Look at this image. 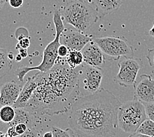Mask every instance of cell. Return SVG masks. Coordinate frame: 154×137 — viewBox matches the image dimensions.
<instances>
[{"mask_svg":"<svg viewBox=\"0 0 154 137\" xmlns=\"http://www.w3.org/2000/svg\"><path fill=\"white\" fill-rule=\"evenodd\" d=\"M79 67L72 69L65 60H63L57 62L48 72L37 73L38 86L23 108L35 115L52 116L69 111L73 104L82 96Z\"/></svg>","mask_w":154,"mask_h":137,"instance_id":"6da1fadb","label":"cell"},{"mask_svg":"<svg viewBox=\"0 0 154 137\" xmlns=\"http://www.w3.org/2000/svg\"><path fill=\"white\" fill-rule=\"evenodd\" d=\"M120 100L103 88L80 97L69 110L68 123L79 137H113L119 128Z\"/></svg>","mask_w":154,"mask_h":137,"instance_id":"7a4b0ae2","label":"cell"},{"mask_svg":"<svg viewBox=\"0 0 154 137\" xmlns=\"http://www.w3.org/2000/svg\"><path fill=\"white\" fill-rule=\"evenodd\" d=\"M61 9L55 10L54 13L53 20L55 27L56 34L54 40L51 41L46 47L43 52L42 61L39 65L34 67L22 66L20 67L15 71V75L17 76L20 82L24 81V76L26 74L32 71H39L40 72H48L54 67L57 63L59 58L58 55V48L61 45L60 38L63 32L65 30V26L61 18Z\"/></svg>","mask_w":154,"mask_h":137,"instance_id":"3957f363","label":"cell"},{"mask_svg":"<svg viewBox=\"0 0 154 137\" xmlns=\"http://www.w3.org/2000/svg\"><path fill=\"white\" fill-rule=\"evenodd\" d=\"M61 13L66 24L83 33L90 30L99 19L96 9L84 0L70 1Z\"/></svg>","mask_w":154,"mask_h":137,"instance_id":"277c9868","label":"cell"},{"mask_svg":"<svg viewBox=\"0 0 154 137\" xmlns=\"http://www.w3.org/2000/svg\"><path fill=\"white\" fill-rule=\"evenodd\" d=\"M146 119L144 104L135 98L122 104L119 110V127L125 132H136Z\"/></svg>","mask_w":154,"mask_h":137,"instance_id":"5b68a950","label":"cell"},{"mask_svg":"<svg viewBox=\"0 0 154 137\" xmlns=\"http://www.w3.org/2000/svg\"><path fill=\"white\" fill-rule=\"evenodd\" d=\"M93 40L109 59L117 61L121 58H131L134 56L133 47L124 36L93 38Z\"/></svg>","mask_w":154,"mask_h":137,"instance_id":"8992f818","label":"cell"},{"mask_svg":"<svg viewBox=\"0 0 154 137\" xmlns=\"http://www.w3.org/2000/svg\"><path fill=\"white\" fill-rule=\"evenodd\" d=\"M142 66L143 63L140 58H124L118 63L119 71L114 76V82L123 87L133 86Z\"/></svg>","mask_w":154,"mask_h":137,"instance_id":"52a82bcc","label":"cell"},{"mask_svg":"<svg viewBox=\"0 0 154 137\" xmlns=\"http://www.w3.org/2000/svg\"><path fill=\"white\" fill-rule=\"evenodd\" d=\"M80 69V87L85 90L87 95L94 94L98 91L103 76V71L101 68L95 67L83 63Z\"/></svg>","mask_w":154,"mask_h":137,"instance_id":"ba28073f","label":"cell"},{"mask_svg":"<svg viewBox=\"0 0 154 137\" xmlns=\"http://www.w3.org/2000/svg\"><path fill=\"white\" fill-rule=\"evenodd\" d=\"M92 36L85 35L83 33L76 29H65L63 32L61 38V44L68 48L69 51L77 50L82 51L85 45L93 40Z\"/></svg>","mask_w":154,"mask_h":137,"instance_id":"9c48e42d","label":"cell"},{"mask_svg":"<svg viewBox=\"0 0 154 137\" xmlns=\"http://www.w3.org/2000/svg\"><path fill=\"white\" fill-rule=\"evenodd\" d=\"M133 87L135 99L143 104L154 102V79L151 75L143 74L140 75L139 80L136 82Z\"/></svg>","mask_w":154,"mask_h":137,"instance_id":"30bf717a","label":"cell"},{"mask_svg":"<svg viewBox=\"0 0 154 137\" xmlns=\"http://www.w3.org/2000/svg\"><path fill=\"white\" fill-rule=\"evenodd\" d=\"M82 54L85 64L102 69L106 63V55L93 40L87 44L82 49Z\"/></svg>","mask_w":154,"mask_h":137,"instance_id":"8fae6325","label":"cell"},{"mask_svg":"<svg viewBox=\"0 0 154 137\" xmlns=\"http://www.w3.org/2000/svg\"><path fill=\"white\" fill-rule=\"evenodd\" d=\"M22 89L23 86L13 80L2 84L0 85V105L13 106L18 100Z\"/></svg>","mask_w":154,"mask_h":137,"instance_id":"7c38bea8","label":"cell"},{"mask_svg":"<svg viewBox=\"0 0 154 137\" xmlns=\"http://www.w3.org/2000/svg\"><path fill=\"white\" fill-rule=\"evenodd\" d=\"M38 79L36 75L28 77L26 82L23 86L20 96L16 103L13 105L14 108L24 107L32 97L35 89L38 86Z\"/></svg>","mask_w":154,"mask_h":137,"instance_id":"4fadbf2b","label":"cell"},{"mask_svg":"<svg viewBox=\"0 0 154 137\" xmlns=\"http://www.w3.org/2000/svg\"><path fill=\"white\" fill-rule=\"evenodd\" d=\"M96 9L101 15L106 16L116 11L122 4V0H94Z\"/></svg>","mask_w":154,"mask_h":137,"instance_id":"5bb4252c","label":"cell"},{"mask_svg":"<svg viewBox=\"0 0 154 137\" xmlns=\"http://www.w3.org/2000/svg\"><path fill=\"white\" fill-rule=\"evenodd\" d=\"M15 109V117L14 120L9 124V126H15L20 123L26 124L29 127H36L34 126L35 115L31 113L30 111L26 110V108L20 107Z\"/></svg>","mask_w":154,"mask_h":137,"instance_id":"9a60e30c","label":"cell"},{"mask_svg":"<svg viewBox=\"0 0 154 137\" xmlns=\"http://www.w3.org/2000/svg\"><path fill=\"white\" fill-rule=\"evenodd\" d=\"M12 61L9 58V52L5 48H0V79L8 74L12 69Z\"/></svg>","mask_w":154,"mask_h":137,"instance_id":"2e32d148","label":"cell"},{"mask_svg":"<svg viewBox=\"0 0 154 137\" xmlns=\"http://www.w3.org/2000/svg\"><path fill=\"white\" fill-rule=\"evenodd\" d=\"M65 62L72 69L79 67L84 63V58L82 51L77 50L69 51V54L65 58Z\"/></svg>","mask_w":154,"mask_h":137,"instance_id":"e0dca14e","label":"cell"},{"mask_svg":"<svg viewBox=\"0 0 154 137\" xmlns=\"http://www.w3.org/2000/svg\"><path fill=\"white\" fill-rule=\"evenodd\" d=\"M15 117V109L11 105H3L0 108V121L3 123L10 124Z\"/></svg>","mask_w":154,"mask_h":137,"instance_id":"ac0fdd59","label":"cell"},{"mask_svg":"<svg viewBox=\"0 0 154 137\" xmlns=\"http://www.w3.org/2000/svg\"><path fill=\"white\" fill-rule=\"evenodd\" d=\"M136 132L154 137V122L149 119H146L140 125L139 128Z\"/></svg>","mask_w":154,"mask_h":137,"instance_id":"d6986e66","label":"cell"},{"mask_svg":"<svg viewBox=\"0 0 154 137\" xmlns=\"http://www.w3.org/2000/svg\"><path fill=\"white\" fill-rule=\"evenodd\" d=\"M51 131L54 134V137H75L76 135L72 130L70 128L63 130L56 126H52Z\"/></svg>","mask_w":154,"mask_h":137,"instance_id":"ffe728a7","label":"cell"},{"mask_svg":"<svg viewBox=\"0 0 154 137\" xmlns=\"http://www.w3.org/2000/svg\"><path fill=\"white\" fill-rule=\"evenodd\" d=\"M17 137H42L41 132L36 127H29L24 134Z\"/></svg>","mask_w":154,"mask_h":137,"instance_id":"44dd1931","label":"cell"},{"mask_svg":"<svg viewBox=\"0 0 154 137\" xmlns=\"http://www.w3.org/2000/svg\"><path fill=\"white\" fill-rule=\"evenodd\" d=\"M143 104L145 105L147 118L154 122V102Z\"/></svg>","mask_w":154,"mask_h":137,"instance_id":"7402d4cb","label":"cell"},{"mask_svg":"<svg viewBox=\"0 0 154 137\" xmlns=\"http://www.w3.org/2000/svg\"><path fill=\"white\" fill-rule=\"evenodd\" d=\"M30 45V41L29 37H25L19 40V42L16 45L15 48L17 50H19L20 48L28 49Z\"/></svg>","mask_w":154,"mask_h":137,"instance_id":"603a6c76","label":"cell"},{"mask_svg":"<svg viewBox=\"0 0 154 137\" xmlns=\"http://www.w3.org/2000/svg\"><path fill=\"white\" fill-rule=\"evenodd\" d=\"M146 58L150 67L154 68V47L151 49H149L148 54L146 55Z\"/></svg>","mask_w":154,"mask_h":137,"instance_id":"cb8c5ba5","label":"cell"},{"mask_svg":"<svg viewBox=\"0 0 154 137\" xmlns=\"http://www.w3.org/2000/svg\"><path fill=\"white\" fill-rule=\"evenodd\" d=\"M57 52H58V55L59 58H66L69 54V50L67 47L65 46V45L61 44L58 48Z\"/></svg>","mask_w":154,"mask_h":137,"instance_id":"d4e9b609","label":"cell"},{"mask_svg":"<svg viewBox=\"0 0 154 137\" xmlns=\"http://www.w3.org/2000/svg\"><path fill=\"white\" fill-rule=\"evenodd\" d=\"M15 131H16V132L17 133V135L20 136L24 134V133L26 131L28 126L26 124L24 123H20L17 125H15Z\"/></svg>","mask_w":154,"mask_h":137,"instance_id":"484cf974","label":"cell"},{"mask_svg":"<svg viewBox=\"0 0 154 137\" xmlns=\"http://www.w3.org/2000/svg\"><path fill=\"white\" fill-rule=\"evenodd\" d=\"M24 0H9V3L13 8H21L23 5Z\"/></svg>","mask_w":154,"mask_h":137,"instance_id":"4316f807","label":"cell"},{"mask_svg":"<svg viewBox=\"0 0 154 137\" xmlns=\"http://www.w3.org/2000/svg\"><path fill=\"white\" fill-rule=\"evenodd\" d=\"M6 133H7V135H8L9 137H17V136H19V135H17V133L16 132L15 126H9V128L8 129V131H7Z\"/></svg>","mask_w":154,"mask_h":137,"instance_id":"83f0119b","label":"cell"},{"mask_svg":"<svg viewBox=\"0 0 154 137\" xmlns=\"http://www.w3.org/2000/svg\"><path fill=\"white\" fill-rule=\"evenodd\" d=\"M19 54L21 55L23 59L26 58L28 56V49L25 48H20L19 50Z\"/></svg>","mask_w":154,"mask_h":137,"instance_id":"f1b7e54d","label":"cell"},{"mask_svg":"<svg viewBox=\"0 0 154 137\" xmlns=\"http://www.w3.org/2000/svg\"><path fill=\"white\" fill-rule=\"evenodd\" d=\"M129 137H152V136H149L148 135H143L141 134V133H138V132H134V133H132Z\"/></svg>","mask_w":154,"mask_h":137,"instance_id":"f546056e","label":"cell"},{"mask_svg":"<svg viewBox=\"0 0 154 137\" xmlns=\"http://www.w3.org/2000/svg\"><path fill=\"white\" fill-rule=\"evenodd\" d=\"M148 34L150 36L154 38V21H153L152 27L148 31Z\"/></svg>","mask_w":154,"mask_h":137,"instance_id":"4dcf8cb0","label":"cell"},{"mask_svg":"<svg viewBox=\"0 0 154 137\" xmlns=\"http://www.w3.org/2000/svg\"><path fill=\"white\" fill-rule=\"evenodd\" d=\"M42 137H54V134L51 131H48V132H45L43 135Z\"/></svg>","mask_w":154,"mask_h":137,"instance_id":"1f68e13d","label":"cell"},{"mask_svg":"<svg viewBox=\"0 0 154 137\" xmlns=\"http://www.w3.org/2000/svg\"><path fill=\"white\" fill-rule=\"evenodd\" d=\"M7 1L8 0H0V11L3 8V6L5 5Z\"/></svg>","mask_w":154,"mask_h":137,"instance_id":"d6a6232c","label":"cell"},{"mask_svg":"<svg viewBox=\"0 0 154 137\" xmlns=\"http://www.w3.org/2000/svg\"><path fill=\"white\" fill-rule=\"evenodd\" d=\"M22 59H23V58L21 57V55H20L19 54L16 56V58H15V60H16V61H17V62H20V61L22 60Z\"/></svg>","mask_w":154,"mask_h":137,"instance_id":"836d02e7","label":"cell"},{"mask_svg":"<svg viewBox=\"0 0 154 137\" xmlns=\"http://www.w3.org/2000/svg\"><path fill=\"white\" fill-rule=\"evenodd\" d=\"M9 58L10 59H11V61L13 59L14 56H13V54L12 52H9Z\"/></svg>","mask_w":154,"mask_h":137,"instance_id":"e575fe53","label":"cell"},{"mask_svg":"<svg viewBox=\"0 0 154 137\" xmlns=\"http://www.w3.org/2000/svg\"><path fill=\"white\" fill-rule=\"evenodd\" d=\"M3 129V126L2 125V122L0 121V131H2Z\"/></svg>","mask_w":154,"mask_h":137,"instance_id":"d590c367","label":"cell"},{"mask_svg":"<svg viewBox=\"0 0 154 137\" xmlns=\"http://www.w3.org/2000/svg\"><path fill=\"white\" fill-rule=\"evenodd\" d=\"M151 75L152 76V77H153V78L154 79V70H153V71H152V73H151Z\"/></svg>","mask_w":154,"mask_h":137,"instance_id":"8d00e7d4","label":"cell"},{"mask_svg":"<svg viewBox=\"0 0 154 137\" xmlns=\"http://www.w3.org/2000/svg\"><path fill=\"white\" fill-rule=\"evenodd\" d=\"M6 137H9V136L8 135H7V136H6Z\"/></svg>","mask_w":154,"mask_h":137,"instance_id":"74e56055","label":"cell"},{"mask_svg":"<svg viewBox=\"0 0 154 137\" xmlns=\"http://www.w3.org/2000/svg\"><path fill=\"white\" fill-rule=\"evenodd\" d=\"M113 137H115V136H113Z\"/></svg>","mask_w":154,"mask_h":137,"instance_id":"f35d334b","label":"cell"}]
</instances>
